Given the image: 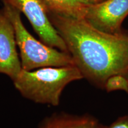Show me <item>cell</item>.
Listing matches in <instances>:
<instances>
[{"label":"cell","mask_w":128,"mask_h":128,"mask_svg":"<svg viewBox=\"0 0 128 128\" xmlns=\"http://www.w3.org/2000/svg\"><path fill=\"white\" fill-rule=\"evenodd\" d=\"M2 10L13 26L16 42L20 50L22 69L32 71L48 66L75 65L69 53L41 42L30 34L22 22L21 12L7 0H2Z\"/></svg>","instance_id":"obj_3"},{"label":"cell","mask_w":128,"mask_h":128,"mask_svg":"<svg viewBox=\"0 0 128 128\" xmlns=\"http://www.w3.org/2000/svg\"><path fill=\"white\" fill-rule=\"evenodd\" d=\"M23 12L44 44L65 52L68 49L61 37L51 23L44 0H7Z\"/></svg>","instance_id":"obj_4"},{"label":"cell","mask_w":128,"mask_h":128,"mask_svg":"<svg viewBox=\"0 0 128 128\" xmlns=\"http://www.w3.org/2000/svg\"><path fill=\"white\" fill-rule=\"evenodd\" d=\"M48 12L64 17L84 19L88 7L94 0H44Z\"/></svg>","instance_id":"obj_8"},{"label":"cell","mask_w":128,"mask_h":128,"mask_svg":"<svg viewBox=\"0 0 128 128\" xmlns=\"http://www.w3.org/2000/svg\"><path fill=\"white\" fill-rule=\"evenodd\" d=\"M108 128H128V115L118 118Z\"/></svg>","instance_id":"obj_10"},{"label":"cell","mask_w":128,"mask_h":128,"mask_svg":"<svg viewBox=\"0 0 128 128\" xmlns=\"http://www.w3.org/2000/svg\"><path fill=\"white\" fill-rule=\"evenodd\" d=\"M95 128H108V126H105L103 125H102V124H98Z\"/></svg>","instance_id":"obj_11"},{"label":"cell","mask_w":128,"mask_h":128,"mask_svg":"<svg viewBox=\"0 0 128 128\" xmlns=\"http://www.w3.org/2000/svg\"><path fill=\"white\" fill-rule=\"evenodd\" d=\"M98 124L97 120L89 115L76 116L60 113L44 118L39 128H95Z\"/></svg>","instance_id":"obj_7"},{"label":"cell","mask_w":128,"mask_h":128,"mask_svg":"<svg viewBox=\"0 0 128 128\" xmlns=\"http://www.w3.org/2000/svg\"><path fill=\"white\" fill-rule=\"evenodd\" d=\"M104 1V0H100V1Z\"/></svg>","instance_id":"obj_13"},{"label":"cell","mask_w":128,"mask_h":128,"mask_svg":"<svg viewBox=\"0 0 128 128\" xmlns=\"http://www.w3.org/2000/svg\"><path fill=\"white\" fill-rule=\"evenodd\" d=\"M82 78V74L76 65L48 66L36 71L22 69L12 82L24 98L37 103L58 106L65 87L72 81Z\"/></svg>","instance_id":"obj_2"},{"label":"cell","mask_w":128,"mask_h":128,"mask_svg":"<svg viewBox=\"0 0 128 128\" xmlns=\"http://www.w3.org/2000/svg\"><path fill=\"white\" fill-rule=\"evenodd\" d=\"M94 1H96V2H100V0H94Z\"/></svg>","instance_id":"obj_12"},{"label":"cell","mask_w":128,"mask_h":128,"mask_svg":"<svg viewBox=\"0 0 128 128\" xmlns=\"http://www.w3.org/2000/svg\"><path fill=\"white\" fill-rule=\"evenodd\" d=\"M104 88L108 92L123 90L128 93V77L119 74L112 76L106 81Z\"/></svg>","instance_id":"obj_9"},{"label":"cell","mask_w":128,"mask_h":128,"mask_svg":"<svg viewBox=\"0 0 128 128\" xmlns=\"http://www.w3.org/2000/svg\"><path fill=\"white\" fill-rule=\"evenodd\" d=\"M48 16L83 78L104 88L112 76L128 77V33L108 34L94 28L84 19L49 12Z\"/></svg>","instance_id":"obj_1"},{"label":"cell","mask_w":128,"mask_h":128,"mask_svg":"<svg viewBox=\"0 0 128 128\" xmlns=\"http://www.w3.org/2000/svg\"><path fill=\"white\" fill-rule=\"evenodd\" d=\"M15 32L10 20L0 10V74L14 81L22 70L17 50Z\"/></svg>","instance_id":"obj_6"},{"label":"cell","mask_w":128,"mask_h":128,"mask_svg":"<svg viewBox=\"0 0 128 128\" xmlns=\"http://www.w3.org/2000/svg\"><path fill=\"white\" fill-rule=\"evenodd\" d=\"M128 16V0H104L90 4L84 20L97 30L112 34L121 33Z\"/></svg>","instance_id":"obj_5"}]
</instances>
